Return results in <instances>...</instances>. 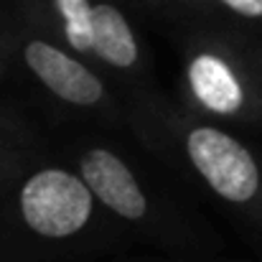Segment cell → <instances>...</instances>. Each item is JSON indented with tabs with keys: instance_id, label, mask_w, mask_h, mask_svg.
Instances as JSON below:
<instances>
[{
	"instance_id": "1",
	"label": "cell",
	"mask_w": 262,
	"mask_h": 262,
	"mask_svg": "<svg viewBox=\"0 0 262 262\" xmlns=\"http://www.w3.org/2000/svg\"><path fill=\"white\" fill-rule=\"evenodd\" d=\"M127 120L145 145L196 181L214 201L262 229V153L222 122L196 117L183 104L140 94Z\"/></svg>"
},
{
	"instance_id": "2",
	"label": "cell",
	"mask_w": 262,
	"mask_h": 262,
	"mask_svg": "<svg viewBox=\"0 0 262 262\" xmlns=\"http://www.w3.org/2000/svg\"><path fill=\"white\" fill-rule=\"evenodd\" d=\"M115 219L74 166L38 161L0 196V260H51L110 242Z\"/></svg>"
},
{
	"instance_id": "3",
	"label": "cell",
	"mask_w": 262,
	"mask_h": 262,
	"mask_svg": "<svg viewBox=\"0 0 262 262\" xmlns=\"http://www.w3.org/2000/svg\"><path fill=\"white\" fill-rule=\"evenodd\" d=\"M72 166L84 176L107 214L156 247L176 252H209L219 247L216 232L183 201L163 191L122 150L99 140H79Z\"/></svg>"
},
{
	"instance_id": "4",
	"label": "cell",
	"mask_w": 262,
	"mask_h": 262,
	"mask_svg": "<svg viewBox=\"0 0 262 262\" xmlns=\"http://www.w3.org/2000/svg\"><path fill=\"white\" fill-rule=\"evenodd\" d=\"M181 104L196 117L250 125L262 117V69L219 28H193L181 41Z\"/></svg>"
},
{
	"instance_id": "5",
	"label": "cell",
	"mask_w": 262,
	"mask_h": 262,
	"mask_svg": "<svg viewBox=\"0 0 262 262\" xmlns=\"http://www.w3.org/2000/svg\"><path fill=\"white\" fill-rule=\"evenodd\" d=\"M13 56L23 72L59 104L107 117L115 115V97L99 69L64 43L26 26L15 36Z\"/></svg>"
},
{
	"instance_id": "6",
	"label": "cell",
	"mask_w": 262,
	"mask_h": 262,
	"mask_svg": "<svg viewBox=\"0 0 262 262\" xmlns=\"http://www.w3.org/2000/svg\"><path fill=\"white\" fill-rule=\"evenodd\" d=\"M92 64L120 79H138L145 69V54L133 23L110 0H94Z\"/></svg>"
},
{
	"instance_id": "7",
	"label": "cell",
	"mask_w": 262,
	"mask_h": 262,
	"mask_svg": "<svg viewBox=\"0 0 262 262\" xmlns=\"http://www.w3.org/2000/svg\"><path fill=\"white\" fill-rule=\"evenodd\" d=\"M92 13L94 0H23L28 28L64 43L92 61Z\"/></svg>"
},
{
	"instance_id": "8",
	"label": "cell",
	"mask_w": 262,
	"mask_h": 262,
	"mask_svg": "<svg viewBox=\"0 0 262 262\" xmlns=\"http://www.w3.org/2000/svg\"><path fill=\"white\" fill-rule=\"evenodd\" d=\"M41 161V140L13 107H0V196Z\"/></svg>"
},
{
	"instance_id": "9",
	"label": "cell",
	"mask_w": 262,
	"mask_h": 262,
	"mask_svg": "<svg viewBox=\"0 0 262 262\" xmlns=\"http://www.w3.org/2000/svg\"><path fill=\"white\" fill-rule=\"evenodd\" d=\"M186 5L204 13H224L234 20L262 26V0H186Z\"/></svg>"
},
{
	"instance_id": "10",
	"label": "cell",
	"mask_w": 262,
	"mask_h": 262,
	"mask_svg": "<svg viewBox=\"0 0 262 262\" xmlns=\"http://www.w3.org/2000/svg\"><path fill=\"white\" fill-rule=\"evenodd\" d=\"M158 3H166V0H158ZM183 3H186V0H183Z\"/></svg>"
},
{
	"instance_id": "11",
	"label": "cell",
	"mask_w": 262,
	"mask_h": 262,
	"mask_svg": "<svg viewBox=\"0 0 262 262\" xmlns=\"http://www.w3.org/2000/svg\"><path fill=\"white\" fill-rule=\"evenodd\" d=\"M168 262H171V260H168Z\"/></svg>"
}]
</instances>
